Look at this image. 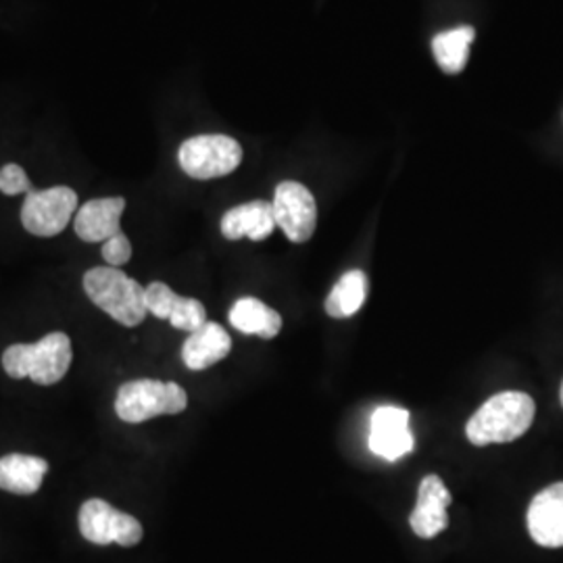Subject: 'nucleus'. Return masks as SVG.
I'll list each match as a JSON object with an SVG mask.
<instances>
[{
	"label": "nucleus",
	"mask_w": 563,
	"mask_h": 563,
	"mask_svg": "<svg viewBox=\"0 0 563 563\" xmlns=\"http://www.w3.org/2000/svg\"><path fill=\"white\" fill-rule=\"evenodd\" d=\"M537 405L530 395L507 390L490 397L465 426L467 441L476 446L511 443L523 437L534 422Z\"/></svg>",
	"instance_id": "1"
},
{
	"label": "nucleus",
	"mask_w": 563,
	"mask_h": 563,
	"mask_svg": "<svg viewBox=\"0 0 563 563\" xmlns=\"http://www.w3.org/2000/svg\"><path fill=\"white\" fill-rule=\"evenodd\" d=\"M74 360L71 341L65 332H51L34 344H11L2 353V367L13 378H30L41 386H51L65 378Z\"/></svg>",
	"instance_id": "2"
},
{
	"label": "nucleus",
	"mask_w": 563,
	"mask_h": 563,
	"mask_svg": "<svg viewBox=\"0 0 563 563\" xmlns=\"http://www.w3.org/2000/svg\"><path fill=\"white\" fill-rule=\"evenodd\" d=\"M84 292L109 318L125 328L141 325L148 313L146 288L111 265L88 269L84 274Z\"/></svg>",
	"instance_id": "3"
},
{
	"label": "nucleus",
	"mask_w": 563,
	"mask_h": 563,
	"mask_svg": "<svg viewBox=\"0 0 563 563\" xmlns=\"http://www.w3.org/2000/svg\"><path fill=\"white\" fill-rule=\"evenodd\" d=\"M186 407L188 395L180 384L148 378L121 384L115 397V413L125 423H142L157 416H176Z\"/></svg>",
	"instance_id": "4"
},
{
	"label": "nucleus",
	"mask_w": 563,
	"mask_h": 563,
	"mask_svg": "<svg viewBox=\"0 0 563 563\" xmlns=\"http://www.w3.org/2000/svg\"><path fill=\"white\" fill-rule=\"evenodd\" d=\"M178 162L195 180L223 178L241 165L242 146L223 134H202L181 144Z\"/></svg>",
	"instance_id": "5"
},
{
	"label": "nucleus",
	"mask_w": 563,
	"mask_h": 563,
	"mask_svg": "<svg viewBox=\"0 0 563 563\" xmlns=\"http://www.w3.org/2000/svg\"><path fill=\"white\" fill-rule=\"evenodd\" d=\"M78 213V195L69 186H53L48 190H32L21 207L23 228L41 239L60 234Z\"/></svg>",
	"instance_id": "6"
},
{
	"label": "nucleus",
	"mask_w": 563,
	"mask_h": 563,
	"mask_svg": "<svg viewBox=\"0 0 563 563\" xmlns=\"http://www.w3.org/2000/svg\"><path fill=\"white\" fill-rule=\"evenodd\" d=\"M78 526L86 541L101 547L111 543L136 547L144 534L142 523L134 516L123 514L102 499H88L81 504Z\"/></svg>",
	"instance_id": "7"
},
{
	"label": "nucleus",
	"mask_w": 563,
	"mask_h": 563,
	"mask_svg": "<svg viewBox=\"0 0 563 563\" xmlns=\"http://www.w3.org/2000/svg\"><path fill=\"white\" fill-rule=\"evenodd\" d=\"M274 218L286 239L292 242H307L318 225V207L307 186L299 181H282L274 195Z\"/></svg>",
	"instance_id": "8"
},
{
	"label": "nucleus",
	"mask_w": 563,
	"mask_h": 563,
	"mask_svg": "<svg viewBox=\"0 0 563 563\" xmlns=\"http://www.w3.org/2000/svg\"><path fill=\"white\" fill-rule=\"evenodd\" d=\"M413 434L409 430V411L402 407H378L369 420L367 446L386 462H397L413 451Z\"/></svg>",
	"instance_id": "9"
},
{
	"label": "nucleus",
	"mask_w": 563,
	"mask_h": 563,
	"mask_svg": "<svg viewBox=\"0 0 563 563\" xmlns=\"http://www.w3.org/2000/svg\"><path fill=\"white\" fill-rule=\"evenodd\" d=\"M146 309L157 320H167L176 330L190 334L207 323V311L201 301L176 295L163 282H153L146 286Z\"/></svg>",
	"instance_id": "10"
},
{
	"label": "nucleus",
	"mask_w": 563,
	"mask_h": 563,
	"mask_svg": "<svg viewBox=\"0 0 563 563\" xmlns=\"http://www.w3.org/2000/svg\"><path fill=\"white\" fill-rule=\"evenodd\" d=\"M451 505V493L446 490L443 478L428 474L418 486V504L409 516L411 530L420 539H434L449 526L446 507Z\"/></svg>",
	"instance_id": "11"
},
{
	"label": "nucleus",
	"mask_w": 563,
	"mask_h": 563,
	"mask_svg": "<svg viewBox=\"0 0 563 563\" xmlns=\"http://www.w3.org/2000/svg\"><path fill=\"white\" fill-rule=\"evenodd\" d=\"M528 532L547 549L563 547V483L541 490L528 507Z\"/></svg>",
	"instance_id": "12"
},
{
	"label": "nucleus",
	"mask_w": 563,
	"mask_h": 563,
	"mask_svg": "<svg viewBox=\"0 0 563 563\" xmlns=\"http://www.w3.org/2000/svg\"><path fill=\"white\" fill-rule=\"evenodd\" d=\"M125 209V199L123 197H109V199H92L84 202L74 228L76 234L84 242H107L121 232V216Z\"/></svg>",
	"instance_id": "13"
},
{
	"label": "nucleus",
	"mask_w": 563,
	"mask_h": 563,
	"mask_svg": "<svg viewBox=\"0 0 563 563\" xmlns=\"http://www.w3.org/2000/svg\"><path fill=\"white\" fill-rule=\"evenodd\" d=\"M274 228V207L267 201L244 202L230 209L222 218V234L228 241H265Z\"/></svg>",
	"instance_id": "14"
},
{
	"label": "nucleus",
	"mask_w": 563,
	"mask_h": 563,
	"mask_svg": "<svg viewBox=\"0 0 563 563\" xmlns=\"http://www.w3.org/2000/svg\"><path fill=\"white\" fill-rule=\"evenodd\" d=\"M230 351H232L230 334L220 323L207 322L184 342L181 362L188 369L201 372L225 360Z\"/></svg>",
	"instance_id": "15"
},
{
	"label": "nucleus",
	"mask_w": 563,
	"mask_h": 563,
	"mask_svg": "<svg viewBox=\"0 0 563 563\" xmlns=\"http://www.w3.org/2000/svg\"><path fill=\"white\" fill-rule=\"evenodd\" d=\"M48 474V462L36 455L9 453L0 457V488L13 495H34Z\"/></svg>",
	"instance_id": "16"
},
{
	"label": "nucleus",
	"mask_w": 563,
	"mask_h": 563,
	"mask_svg": "<svg viewBox=\"0 0 563 563\" xmlns=\"http://www.w3.org/2000/svg\"><path fill=\"white\" fill-rule=\"evenodd\" d=\"M230 323L242 334L274 339L282 330L280 313L253 297H244L232 305Z\"/></svg>",
	"instance_id": "17"
},
{
	"label": "nucleus",
	"mask_w": 563,
	"mask_h": 563,
	"mask_svg": "<svg viewBox=\"0 0 563 563\" xmlns=\"http://www.w3.org/2000/svg\"><path fill=\"white\" fill-rule=\"evenodd\" d=\"M367 297V276L362 269H351L334 284L325 299V313L334 320L355 316Z\"/></svg>",
	"instance_id": "18"
},
{
	"label": "nucleus",
	"mask_w": 563,
	"mask_h": 563,
	"mask_svg": "<svg viewBox=\"0 0 563 563\" xmlns=\"http://www.w3.org/2000/svg\"><path fill=\"white\" fill-rule=\"evenodd\" d=\"M476 32L470 25H462L455 30L443 32L434 36L432 41V53L439 60L444 74H460L470 55V44L474 41Z\"/></svg>",
	"instance_id": "19"
},
{
	"label": "nucleus",
	"mask_w": 563,
	"mask_h": 563,
	"mask_svg": "<svg viewBox=\"0 0 563 563\" xmlns=\"http://www.w3.org/2000/svg\"><path fill=\"white\" fill-rule=\"evenodd\" d=\"M32 181L27 178V174L23 172V167L18 163H7L0 169V192L7 197H15L21 192H32Z\"/></svg>",
	"instance_id": "20"
},
{
	"label": "nucleus",
	"mask_w": 563,
	"mask_h": 563,
	"mask_svg": "<svg viewBox=\"0 0 563 563\" xmlns=\"http://www.w3.org/2000/svg\"><path fill=\"white\" fill-rule=\"evenodd\" d=\"M102 260L111 267H121L132 260V242L128 241V236L123 232L102 242Z\"/></svg>",
	"instance_id": "21"
},
{
	"label": "nucleus",
	"mask_w": 563,
	"mask_h": 563,
	"mask_svg": "<svg viewBox=\"0 0 563 563\" xmlns=\"http://www.w3.org/2000/svg\"><path fill=\"white\" fill-rule=\"evenodd\" d=\"M560 399H562V405H563V383H562V390H560Z\"/></svg>",
	"instance_id": "22"
}]
</instances>
